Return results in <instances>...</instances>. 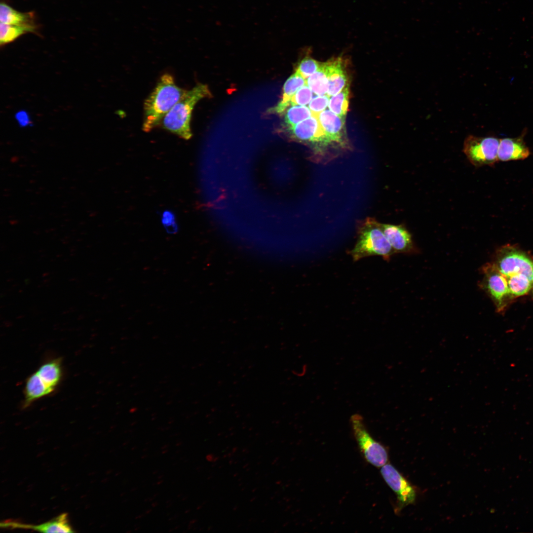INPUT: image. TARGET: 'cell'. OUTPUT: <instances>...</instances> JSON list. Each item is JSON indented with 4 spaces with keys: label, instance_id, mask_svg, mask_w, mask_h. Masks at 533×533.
<instances>
[{
    "label": "cell",
    "instance_id": "obj_1",
    "mask_svg": "<svg viewBox=\"0 0 533 533\" xmlns=\"http://www.w3.org/2000/svg\"><path fill=\"white\" fill-rule=\"evenodd\" d=\"M187 91L177 85L171 74L165 73L161 76L144 102L143 130L150 132L161 123L164 116Z\"/></svg>",
    "mask_w": 533,
    "mask_h": 533
},
{
    "label": "cell",
    "instance_id": "obj_2",
    "mask_svg": "<svg viewBox=\"0 0 533 533\" xmlns=\"http://www.w3.org/2000/svg\"><path fill=\"white\" fill-rule=\"evenodd\" d=\"M211 95L208 86L205 84L198 83L187 90L163 117L161 121L163 127L185 140L191 138L192 134L190 120L192 111L200 100Z\"/></svg>",
    "mask_w": 533,
    "mask_h": 533
},
{
    "label": "cell",
    "instance_id": "obj_3",
    "mask_svg": "<svg viewBox=\"0 0 533 533\" xmlns=\"http://www.w3.org/2000/svg\"><path fill=\"white\" fill-rule=\"evenodd\" d=\"M358 234L357 241L350 251L354 261L374 255L388 260L395 253L381 229V224L375 219H365L359 226Z\"/></svg>",
    "mask_w": 533,
    "mask_h": 533
},
{
    "label": "cell",
    "instance_id": "obj_4",
    "mask_svg": "<svg viewBox=\"0 0 533 533\" xmlns=\"http://www.w3.org/2000/svg\"><path fill=\"white\" fill-rule=\"evenodd\" d=\"M350 423L353 435L359 449L367 462L377 467H381L388 461L385 448L376 441L367 429L361 416H351Z\"/></svg>",
    "mask_w": 533,
    "mask_h": 533
},
{
    "label": "cell",
    "instance_id": "obj_5",
    "mask_svg": "<svg viewBox=\"0 0 533 533\" xmlns=\"http://www.w3.org/2000/svg\"><path fill=\"white\" fill-rule=\"evenodd\" d=\"M494 264L506 277L523 274L533 281V259L517 247H501L497 250Z\"/></svg>",
    "mask_w": 533,
    "mask_h": 533
},
{
    "label": "cell",
    "instance_id": "obj_6",
    "mask_svg": "<svg viewBox=\"0 0 533 533\" xmlns=\"http://www.w3.org/2000/svg\"><path fill=\"white\" fill-rule=\"evenodd\" d=\"M499 141L492 137L469 135L464 142L463 152L470 162L475 166L493 165L498 161Z\"/></svg>",
    "mask_w": 533,
    "mask_h": 533
},
{
    "label": "cell",
    "instance_id": "obj_7",
    "mask_svg": "<svg viewBox=\"0 0 533 533\" xmlns=\"http://www.w3.org/2000/svg\"><path fill=\"white\" fill-rule=\"evenodd\" d=\"M482 272L483 278L481 285L483 289L494 301L497 311H503L513 300L506 278L494 263L485 265L482 268Z\"/></svg>",
    "mask_w": 533,
    "mask_h": 533
},
{
    "label": "cell",
    "instance_id": "obj_8",
    "mask_svg": "<svg viewBox=\"0 0 533 533\" xmlns=\"http://www.w3.org/2000/svg\"><path fill=\"white\" fill-rule=\"evenodd\" d=\"M380 471L385 482L396 494L400 508L414 502V489L396 468L386 463L381 467Z\"/></svg>",
    "mask_w": 533,
    "mask_h": 533
},
{
    "label": "cell",
    "instance_id": "obj_9",
    "mask_svg": "<svg viewBox=\"0 0 533 533\" xmlns=\"http://www.w3.org/2000/svg\"><path fill=\"white\" fill-rule=\"evenodd\" d=\"M381 229L395 253H415L411 234L403 225L381 224Z\"/></svg>",
    "mask_w": 533,
    "mask_h": 533
},
{
    "label": "cell",
    "instance_id": "obj_10",
    "mask_svg": "<svg viewBox=\"0 0 533 533\" xmlns=\"http://www.w3.org/2000/svg\"><path fill=\"white\" fill-rule=\"evenodd\" d=\"M318 119L332 144L336 143L343 148L347 147L345 118L326 110L320 113Z\"/></svg>",
    "mask_w": 533,
    "mask_h": 533
},
{
    "label": "cell",
    "instance_id": "obj_11",
    "mask_svg": "<svg viewBox=\"0 0 533 533\" xmlns=\"http://www.w3.org/2000/svg\"><path fill=\"white\" fill-rule=\"evenodd\" d=\"M0 23L21 27L27 33H37L38 26L33 12L18 11L4 2L0 4Z\"/></svg>",
    "mask_w": 533,
    "mask_h": 533
},
{
    "label": "cell",
    "instance_id": "obj_12",
    "mask_svg": "<svg viewBox=\"0 0 533 533\" xmlns=\"http://www.w3.org/2000/svg\"><path fill=\"white\" fill-rule=\"evenodd\" d=\"M0 526L12 529H32L43 533L74 532L68 522L67 513H62L51 521L38 525L21 524L15 522H5L1 523Z\"/></svg>",
    "mask_w": 533,
    "mask_h": 533
},
{
    "label": "cell",
    "instance_id": "obj_13",
    "mask_svg": "<svg viewBox=\"0 0 533 533\" xmlns=\"http://www.w3.org/2000/svg\"><path fill=\"white\" fill-rule=\"evenodd\" d=\"M530 154L529 148L521 138H504L499 141L497 151L498 161L523 160Z\"/></svg>",
    "mask_w": 533,
    "mask_h": 533
},
{
    "label": "cell",
    "instance_id": "obj_14",
    "mask_svg": "<svg viewBox=\"0 0 533 533\" xmlns=\"http://www.w3.org/2000/svg\"><path fill=\"white\" fill-rule=\"evenodd\" d=\"M328 79V89L327 95L329 97L340 92L348 84L347 75L341 57L333 59L326 62Z\"/></svg>",
    "mask_w": 533,
    "mask_h": 533
},
{
    "label": "cell",
    "instance_id": "obj_15",
    "mask_svg": "<svg viewBox=\"0 0 533 533\" xmlns=\"http://www.w3.org/2000/svg\"><path fill=\"white\" fill-rule=\"evenodd\" d=\"M306 80L298 73L295 72L285 81L283 88L281 100L277 104L269 108L268 114H280L283 113L290 105V101L297 90L306 84Z\"/></svg>",
    "mask_w": 533,
    "mask_h": 533
},
{
    "label": "cell",
    "instance_id": "obj_16",
    "mask_svg": "<svg viewBox=\"0 0 533 533\" xmlns=\"http://www.w3.org/2000/svg\"><path fill=\"white\" fill-rule=\"evenodd\" d=\"M23 408H27L34 401L50 394L51 390L35 372L27 379L24 389Z\"/></svg>",
    "mask_w": 533,
    "mask_h": 533
},
{
    "label": "cell",
    "instance_id": "obj_17",
    "mask_svg": "<svg viewBox=\"0 0 533 533\" xmlns=\"http://www.w3.org/2000/svg\"><path fill=\"white\" fill-rule=\"evenodd\" d=\"M36 372L44 383L54 391L62 379L61 360L56 358L49 360L41 365Z\"/></svg>",
    "mask_w": 533,
    "mask_h": 533
},
{
    "label": "cell",
    "instance_id": "obj_18",
    "mask_svg": "<svg viewBox=\"0 0 533 533\" xmlns=\"http://www.w3.org/2000/svg\"><path fill=\"white\" fill-rule=\"evenodd\" d=\"M506 278L513 299L533 293V281L527 275L518 274Z\"/></svg>",
    "mask_w": 533,
    "mask_h": 533
},
{
    "label": "cell",
    "instance_id": "obj_19",
    "mask_svg": "<svg viewBox=\"0 0 533 533\" xmlns=\"http://www.w3.org/2000/svg\"><path fill=\"white\" fill-rule=\"evenodd\" d=\"M306 83L317 95H326L328 89V79L326 62L321 63L318 70L306 80Z\"/></svg>",
    "mask_w": 533,
    "mask_h": 533
},
{
    "label": "cell",
    "instance_id": "obj_20",
    "mask_svg": "<svg viewBox=\"0 0 533 533\" xmlns=\"http://www.w3.org/2000/svg\"><path fill=\"white\" fill-rule=\"evenodd\" d=\"M349 86L347 84L340 92L331 97L328 107L338 116L345 118L349 103Z\"/></svg>",
    "mask_w": 533,
    "mask_h": 533
},
{
    "label": "cell",
    "instance_id": "obj_21",
    "mask_svg": "<svg viewBox=\"0 0 533 533\" xmlns=\"http://www.w3.org/2000/svg\"><path fill=\"white\" fill-rule=\"evenodd\" d=\"M312 116L309 108L305 106H292L286 112L284 122L288 128Z\"/></svg>",
    "mask_w": 533,
    "mask_h": 533
},
{
    "label": "cell",
    "instance_id": "obj_22",
    "mask_svg": "<svg viewBox=\"0 0 533 533\" xmlns=\"http://www.w3.org/2000/svg\"><path fill=\"white\" fill-rule=\"evenodd\" d=\"M26 33H27L26 30L21 27L0 23V45H4L13 42L19 37Z\"/></svg>",
    "mask_w": 533,
    "mask_h": 533
},
{
    "label": "cell",
    "instance_id": "obj_23",
    "mask_svg": "<svg viewBox=\"0 0 533 533\" xmlns=\"http://www.w3.org/2000/svg\"><path fill=\"white\" fill-rule=\"evenodd\" d=\"M321 64V63L306 56L300 62L296 72L306 79L318 70Z\"/></svg>",
    "mask_w": 533,
    "mask_h": 533
},
{
    "label": "cell",
    "instance_id": "obj_24",
    "mask_svg": "<svg viewBox=\"0 0 533 533\" xmlns=\"http://www.w3.org/2000/svg\"><path fill=\"white\" fill-rule=\"evenodd\" d=\"M312 91L306 84L299 88L291 99L290 105L305 106L310 103Z\"/></svg>",
    "mask_w": 533,
    "mask_h": 533
},
{
    "label": "cell",
    "instance_id": "obj_25",
    "mask_svg": "<svg viewBox=\"0 0 533 533\" xmlns=\"http://www.w3.org/2000/svg\"><path fill=\"white\" fill-rule=\"evenodd\" d=\"M329 100L330 97L327 95H318L314 97L308 105V108L312 113V115L318 117L320 113L328 107Z\"/></svg>",
    "mask_w": 533,
    "mask_h": 533
}]
</instances>
